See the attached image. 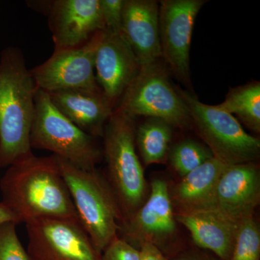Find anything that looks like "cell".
I'll return each mask as SVG.
<instances>
[{"mask_svg":"<svg viewBox=\"0 0 260 260\" xmlns=\"http://www.w3.org/2000/svg\"><path fill=\"white\" fill-rule=\"evenodd\" d=\"M217 106L237 116V120L242 121L248 129L256 134L260 133L259 82H251L230 89L224 102Z\"/></svg>","mask_w":260,"mask_h":260,"instance_id":"20","label":"cell"},{"mask_svg":"<svg viewBox=\"0 0 260 260\" xmlns=\"http://www.w3.org/2000/svg\"><path fill=\"white\" fill-rule=\"evenodd\" d=\"M48 95L54 107L80 129L95 138H102L114 109L102 91L73 89Z\"/></svg>","mask_w":260,"mask_h":260,"instance_id":"17","label":"cell"},{"mask_svg":"<svg viewBox=\"0 0 260 260\" xmlns=\"http://www.w3.org/2000/svg\"><path fill=\"white\" fill-rule=\"evenodd\" d=\"M124 0H100L105 30L121 35Z\"/></svg>","mask_w":260,"mask_h":260,"instance_id":"24","label":"cell"},{"mask_svg":"<svg viewBox=\"0 0 260 260\" xmlns=\"http://www.w3.org/2000/svg\"><path fill=\"white\" fill-rule=\"evenodd\" d=\"M78 219L98 251L118 237L122 216L107 180L97 169L85 170L55 156Z\"/></svg>","mask_w":260,"mask_h":260,"instance_id":"4","label":"cell"},{"mask_svg":"<svg viewBox=\"0 0 260 260\" xmlns=\"http://www.w3.org/2000/svg\"><path fill=\"white\" fill-rule=\"evenodd\" d=\"M25 225L32 260H102V253L78 222L41 217Z\"/></svg>","mask_w":260,"mask_h":260,"instance_id":"9","label":"cell"},{"mask_svg":"<svg viewBox=\"0 0 260 260\" xmlns=\"http://www.w3.org/2000/svg\"><path fill=\"white\" fill-rule=\"evenodd\" d=\"M140 65L120 34L104 30L95 58V75L104 96L115 109Z\"/></svg>","mask_w":260,"mask_h":260,"instance_id":"14","label":"cell"},{"mask_svg":"<svg viewBox=\"0 0 260 260\" xmlns=\"http://www.w3.org/2000/svg\"><path fill=\"white\" fill-rule=\"evenodd\" d=\"M34 8L48 17L54 50L73 49L105 30L100 0L35 2Z\"/></svg>","mask_w":260,"mask_h":260,"instance_id":"12","label":"cell"},{"mask_svg":"<svg viewBox=\"0 0 260 260\" xmlns=\"http://www.w3.org/2000/svg\"><path fill=\"white\" fill-rule=\"evenodd\" d=\"M115 109L128 115L162 119L174 128H192L189 109L159 60L140 66Z\"/></svg>","mask_w":260,"mask_h":260,"instance_id":"7","label":"cell"},{"mask_svg":"<svg viewBox=\"0 0 260 260\" xmlns=\"http://www.w3.org/2000/svg\"><path fill=\"white\" fill-rule=\"evenodd\" d=\"M213 158V154L206 145L188 139L176 143L170 148L167 162L172 172L181 179Z\"/></svg>","mask_w":260,"mask_h":260,"instance_id":"21","label":"cell"},{"mask_svg":"<svg viewBox=\"0 0 260 260\" xmlns=\"http://www.w3.org/2000/svg\"><path fill=\"white\" fill-rule=\"evenodd\" d=\"M104 30L80 47L54 50L47 61L30 70L38 89L47 93L73 89L102 91L95 78V58Z\"/></svg>","mask_w":260,"mask_h":260,"instance_id":"11","label":"cell"},{"mask_svg":"<svg viewBox=\"0 0 260 260\" xmlns=\"http://www.w3.org/2000/svg\"><path fill=\"white\" fill-rule=\"evenodd\" d=\"M228 167L216 158L210 159L169 187L174 213L213 208L217 184Z\"/></svg>","mask_w":260,"mask_h":260,"instance_id":"18","label":"cell"},{"mask_svg":"<svg viewBox=\"0 0 260 260\" xmlns=\"http://www.w3.org/2000/svg\"><path fill=\"white\" fill-rule=\"evenodd\" d=\"M32 149L47 150L72 165L91 170L103 159L96 138L80 129L51 102L46 92L38 89L35 115L30 132Z\"/></svg>","mask_w":260,"mask_h":260,"instance_id":"5","label":"cell"},{"mask_svg":"<svg viewBox=\"0 0 260 260\" xmlns=\"http://www.w3.org/2000/svg\"><path fill=\"white\" fill-rule=\"evenodd\" d=\"M176 88L189 109L192 128L214 158L227 166L257 161L259 138L248 134L235 116L218 106L205 104L190 92Z\"/></svg>","mask_w":260,"mask_h":260,"instance_id":"6","label":"cell"},{"mask_svg":"<svg viewBox=\"0 0 260 260\" xmlns=\"http://www.w3.org/2000/svg\"><path fill=\"white\" fill-rule=\"evenodd\" d=\"M121 36L140 66L161 58L159 3L155 0H124Z\"/></svg>","mask_w":260,"mask_h":260,"instance_id":"15","label":"cell"},{"mask_svg":"<svg viewBox=\"0 0 260 260\" xmlns=\"http://www.w3.org/2000/svg\"><path fill=\"white\" fill-rule=\"evenodd\" d=\"M229 260H260V229L254 217L241 223Z\"/></svg>","mask_w":260,"mask_h":260,"instance_id":"22","label":"cell"},{"mask_svg":"<svg viewBox=\"0 0 260 260\" xmlns=\"http://www.w3.org/2000/svg\"><path fill=\"white\" fill-rule=\"evenodd\" d=\"M102 260H140L139 250L117 237L103 251Z\"/></svg>","mask_w":260,"mask_h":260,"instance_id":"25","label":"cell"},{"mask_svg":"<svg viewBox=\"0 0 260 260\" xmlns=\"http://www.w3.org/2000/svg\"><path fill=\"white\" fill-rule=\"evenodd\" d=\"M135 118L114 109L106 124L103 139V173L120 210L122 222L131 218L148 198L150 185L137 153Z\"/></svg>","mask_w":260,"mask_h":260,"instance_id":"3","label":"cell"},{"mask_svg":"<svg viewBox=\"0 0 260 260\" xmlns=\"http://www.w3.org/2000/svg\"><path fill=\"white\" fill-rule=\"evenodd\" d=\"M173 126L162 119L148 118L136 126L135 143L143 167L167 164Z\"/></svg>","mask_w":260,"mask_h":260,"instance_id":"19","label":"cell"},{"mask_svg":"<svg viewBox=\"0 0 260 260\" xmlns=\"http://www.w3.org/2000/svg\"><path fill=\"white\" fill-rule=\"evenodd\" d=\"M0 191L2 202L18 224L41 217H57L80 223L53 155L37 157L32 154L12 164L0 179Z\"/></svg>","mask_w":260,"mask_h":260,"instance_id":"1","label":"cell"},{"mask_svg":"<svg viewBox=\"0 0 260 260\" xmlns=\"http://www.w3.org/2000/svg\"><path fill=\"white\" fill-rule=\"evenodd\" d=\"M140 260H170L158 247L150 243H144L140 246Z\"/></svg>","mask_w":260,"mask_h":260,"instance_id":"27","label":"cell"},{"mask_svg":"<svg viewBox=\"0 0 260 260\" xmlns=\"http://www.w3.org/2000/svg\"><path fill=\"white\" fill-rule=\"evenodd\" d=\"M260 203V170L257 162L229 166L219 179L213 208L241 225L254 217Z\"/></svg>","mask_w":260,"mask_h":260,"instance_id":"13","label":"cell"},{"mask_svg":"<svg viewBox=\"0 0 260 260\" xmlns=\"http://www.w3.org/2000/svg\"><path fill=\"white\" fill-rule=\"evenodd\" d=\"M175 216L178 223L189 232L196 247L209 251L220 259H230L240 225L214 208L175 214Z\"/></svg>","mask_w":260,"mask_h":260,"instance_id":"16","label":"cell"},{"mask_svg":"<svg viewBox=\"0 0 260 260\" xmlns=\"http://www.w3.org/2000/svg\"><path fill=\"white\" fill-rule=\"evenodd\" d=\"M170 260H221L209 251L196 246H184Z\"/></svg>","mask_w":260,"mask_h":260,"instance_id":"26","label":"cell"},{"mask_svg":"<svg viewBox=\"0 0 260 260\" xmlns=\"http://www.w3.org/2000/svg\"><path fill=\"white\" fill-rule=\"evenodd\" d=\"M38 88L21 50L0 56V169L32 155L30 132Z\"/></svg>","mask_w":260,"mask_h":260,"instance_id":"2","label":"cell"},{"mask_svg":"<svg viewBox=\"0 0 260 260\" xmlns=\"http://www.w3.org/2000/svg\"><path fill=\"white\" fill-rule=\"evenodd\" d=\"M16 225L13 222L0 225V260H32L19 239Z\"/></svg>","mask_w":260,"mask_h":260,"instance_id":"23","label":"cell"},{"mask_svg":"<svg viewBox=\"0 0 260 260\" xmlns=\"http://www.w3.org/2000/svg\"><path fill=\"white\" fill-rule=\"evenodd\" d=\"M205 0L159 2V38L161 58L169 70L193 93L189 51L195 20Z\"/></svg>","mask_w":260,"mask_h":260,"instance_id":"10","label":"cell"},{"mask_svg":"<svg viewBox=\"0 0 260 260\" xmlns=\"http://www.w3.org/2000/svg\"><path fill=\"white\" fill-rule=\"evenodd\" d=\"M8 222H13V223L18 225L15 215L10 211L9 208L1 201L0 202V225L8 223Z\"/></svg>","mask_w":260,"mask_h":260,"instance_id":"28","label":"cell"},{"mask_svg":"<svg viewBox=\"0 0 260 260\" xmlns=\"http://www.w3.org/2000/svg\"><path fill=\"white\" fill-rule=\"evenodd\" d=\"M169 187L165 179H154L148 198L131 218L119 225L118 237L137 249L150 243L171 259L185 245L179 237Z\"/></svg>","mask_w":260,"mask_h":260,"instance_id":"8","label":"cell"}]
</instances>
